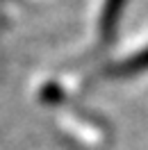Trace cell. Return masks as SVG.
Masks as SVG:
<instances>
[{"label":"cell","instance_id":"2","mask_svg":"<svg viewBox=\"0 0 148 150\" xmlns=\"http://www.w3.org/2000/svg\"><path fill=\"white\" fill-rule=\"evenodd\" d=\"M148 71V46L141 48L139 52H132L119 64H112L107 68V75L114 80H128V77H137V75Z\"/></svg>","mask_w":148,"mask_h":150},{"label":"cell","instance_id":"1","mask_svg":"<svg viewBox=\"0 0 148 150\" xmlns=\"http://www.w3.org/2000/svg\"><path fill=\"white\" fill-rule=\"evenodd\" d=\"M125 7H128V0H102L98 32H100V39L107 46L116 39L121 18H123V14H125Z\"/></svg>","mask_w":148,"mask_h":150}]
</instances>
